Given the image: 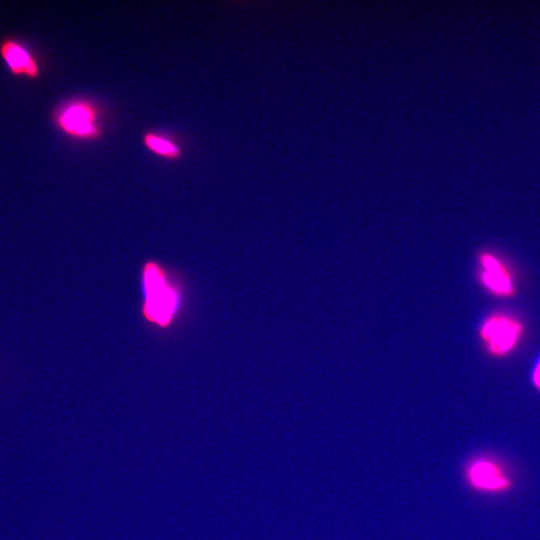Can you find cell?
Wrapping results in <instances>:
<instances>
[{
	"label": "cell",
	"instance_id": "3",
	"mask_svg": "<svg viewBox=\"0 0 540 540\" xmlns=\"http://www.w3.org/2000/svg\"><path fill=\"white\" fill-rule=\"evenodd\" d=\"M525 334V325L516 315L496 311L487 315L478 329V337L485 352L502 359L512 354Z\"/></svg>",
	"mask_w": 540,
	"mask_h": 540
},
{
	"label": "cell",
	"instance_id": "7",
	"mask_svg": "<svg viewBox=\"0 0 540 540\" xmlns=\"http://www.w3.org/2000/svg\"><path fill=\"white\" fill-rule=\"evenodd\" d=\"M145 147L154 154L175 160L181 157L182 151L179 145L170 137L157 132H147L143 136Z\"/></svg>",
	"mask_w": 540,
	"mask_h": 540
},
{
	"label": "cell",
	"instance_id": "1",
	"mask_svg": "<svg viewBox=\"0 0 540 540\" xmlns=\"http://www.w3.org/2000/svg\"><path fill=\"white\" fill-rule=\"evenodd\" d=\"M139 316L158 336L176 333L191 313V288L180 269L149 257L138 271Z\"/></svg>",
	"mask_w": 540,
	"mask_h": 540
},
{
	"label": "cell",
	"instance_id": "4",
	"mask_svg": "<svg viewBox=\"0 0 540 540\" xmlns=\"http://www.w3.org/2000/svg\"><path fill=\"white\" fill-rule=\"evenodd\" d=\"M55 126L65 135L91 140L101 135L96 107L86 99H72L59 105L52 115Z\"/></svg>",
	"mask_w": 540,
	"mask_h": 540
},
{
	"label": "cell",
	"instance_id": "6",
	"mask_svg": "<svg viewBox=\"0 0 540 540\" xmlns=\"http://www.w3.org/2000/svg\"><path fill=\"white\" fill-rule=\"evenodd\" d=\"M0 57L15 77L37 80L41 75V67L36 56L16 38L8 37L0 41Z\"/></svg>",
	"mask_w": 540,
	"mask_h": 540
},
{
	"label": "cell",
	"instance_id": "2",
	"mask_svg": "<svg viewBox=\"0 0 540 540\" xmlns=\"http://www.w3.org/2000/svg\"><path fill=\"white\" fill-rule=\"evenodd\" d=\"M462 479L473 492L499 496L514 488V479L500 459L488 454L470 457L462 467Z\"/></svg>",
	"mask_w": 540,
	"mask_h": 540
},
{
	"label": "cell",
	"instance_id": "5",
	"mask_svg": "<svg viewBox=\"0 0 540 540\" xmlns=\"http://www.w3.org/2000/svg\"><path fill=\"white\" fill-rule=\"evenodd\" d=\"M477 279L492 296L512 298L516 295V283L508 265L491 251L482 250L477 255Z\"/></svg>",
	"mask_w": 540,
	"mask_h": 540
},
{
	"label": "cell",
	"instance_id": "8",
	"mask_svg": "<svg viewBox=\"0 0 540 540\" xmlns=\"http://www.w3.org/2000/svg\"><path fill=\"white\" fill-rule=\"evenodd\" d=\"M531 382H532L533 387L538 392H540V356L534 365V368L531 374Z\"/></svg>",
	"mask_w": 540,
	"mask_h": 540
}]
</instances>
